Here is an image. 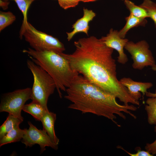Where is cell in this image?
I'll use <instances>...</instances> for the list:
<instances>
[{"label": "cell", "instance_id": "cell-10", "mask_svg": "<svg viewBox=\"0 0 156 156\" xmlns=\"http://www.w3.org/2000/svg\"><path fill=\"white\" fill-rule=\"evenodd\" d=\"M120 81L127 88L130 95L137 101H139L142 96L141 92L144 96L147 90L153 86L151 82L135 81L129 77H123Z\"/></svg>", "mask_w": 156, "mask_h": 156}, {"label": "cell", "instance_id": "cell-28", "mask_svg": "<svg viewBox=\"0 0 156 156\" xmlns=\"http://www.w3.org/2000/svg\"></svg>", "mask_w": 156, "mask_h": 156}, {"label": "cell", "instance_id": "cell-4", "mask_svg": "<svg viewBox=\"0 0 156 156\" xmlns=\"http://www.w3.org/2000/svg\"><path fill=\"white\" fill-rule=\"evenodd\" d=\"M27 65L34 79L30 99L39 103L48 110L47 102L49 97L56 89L55 82L45 70L31 59L27 60Z\"/></svg>", "mask_w": 156, "mask_h": 156}, {"label": "cell", "instance_id": "cell-8", "mask_svg": "<svg viewBox=\"0 0 156 156\" xmlns=\"http://www.w3.org/2000/svg\"><path fill=\"white\" fill-rule=\"evenodd\" d=\"M28 124L29 128L24 129L25 133L21 140L26 147H31L38 144L40 147L41 153L46 150V146L56 150L57 149L58 145L52 141L45 130L38 129L30 121L28 122Z\"/></svg>", "mask_w": 156, "mask_h": 156}, {"label": "cell", "instance_id": "cell-9", "mask_svg": "<svg viewBox=\"0 0 156 156\" xmlns=\"http://www.w3.org/2000/svg\"><path fill=\"white\" fill-rule=\"evenodd\" d=\"M100 40L107 47L116 50L118 53V62L122 64L127 62L128 59L124 51V48L129 41L126 38L120 37L119 31L111 29L106 36H102Z\"/></svg>", "mask_w": 156, "mask_h": 156}, {"label": "cell", "instance_id": "cell-14", "mask_svg": "<svg viewBox=\"0 0 156 156\" xmlns=\"http://www.w3.org/2000/svg\"><path fill=\"white\" fill-rule=\"evenodd\" d=\"M22 110L30 114L36 120L39 121H40L46 112L49 111L39 103L33 101L31 103L25 105Z\"/></svg>", "mask_w": 156, "mask_h": 156}, {"label": "cell", "instance_id": "cell-21", "mask_svg": "<svg viewBox=\"0 0 156 156\" xmlns=\"http://www.w3.org/2000/svg\"><path fill=\"white\" fill-rule=\"evenodd\" d=\"M14 1L16 4L18 8L21 12L23 16L22 24H24L28 22L27 13L28 9L33 2L36 0H4Z\"/></svg>", "mask_w": 156, "mask_h": 156}, {"label": "cell", "instance_id": "cell-12", "mask_svg": "<svg viewBox=\"0 0 156 156\" xmlns=\"http://www.w3.org/2000/svg\"><path fill=\"white\" fill-rule=\"evenodd\" d=\"M56 118V114L48 111L42 117L40 121L42 125L43 129L47 132L52 141L58 145L60 140L55 135L54 129V124Z\"/></svg>", "mask_w": 156, "mask_h": 156}, {"label": "cell", "instance_id": "cell-26", "mask_svg": "<svg viewBox=\"0 0 156 156\" xmlns=\"http://www.w3.org/2000/svg\"><path fill=\"white\" fill-rule=\"evenodd\" d=\"M9 3V1L0 0V6L3 10L7 9Z\"/></svg>", "mask_w": 156, "mask_h": 156}, {"label": "cell", "instance_id": "cell-7", "mask_svg": "<svg viewBox=\"0 0 156 156\" xmlns=\"http://www.w3.org/2000/svg\"><path fill=\"white\" fill-rule=\"evenodd\" d=\"M124 48L131 55L133 60V68L135 69L142 70L145 67H151L155 62L149 46L144 40L136 43L128 41Z\"/></svg>", "mask_w": 156, "mask_h": 156}, {"label": "cell", "instance_id": "cell-17", "mask_svg": "<svg viewBox=\"0 0 156 156\" xmlns=\"http://www.w3.org/2000/svg\"><path fill=\"white\" fill-rule=\"evenodd\" d=\"M145 109L147 121L151 125H156V97H148L146 100Z\"/></svg>", "mask_w": 156, "mask_h": 156}, {"label": "cell", "instance_id": "cell-15", "mask_svg": "<svg viewBox=\"0 0 156 156\" xmlns=\"http://www.w3.org/2000/svg\"><path fill=\"white\" fill-rule=\"evenodd\" d=\"M23 118L9 114L6 119L0 127V139L8 132L19 127Z\"/></svg>", "mask_w": 156, "mask_h": 156}, {"label": "cell", "instance_id": "cell-20", "mask_svg": "<svg viewBox=\"0 0 156 156\" xmlns=\"http://www.w3.org/2000/svg\"><path fill=\"white\" fill-rule=\"evenodd\" d=\"M139 6L146 10L156 27V3L151 0H143V2Z\"/></svg>", "mask_w": 156, "mask_h": 156}, {"label": "cell", "instance_id": "cell-19", "mask_svg": "<svg viewBox=\"0 0 156 156\" xmlns=\"http://www.w3.org/2000/svg\"><path fill=\"white\" fill-rule=\"evenodd\" d=\"M16 16L10 11H0V31L12 24L16 20Z\"/></svg>", "mask_w": 156, "mask_h": 156}, {"label": "cell", "instance_id": "cell-1", "mask_svg": "<svg viewBox=\"0 0 156 156\" xmlns=\"http://www.w3.org/2000/svg\"><path fill=\"white\" fill-rule=\"evenodd\" d=\"M74 44L75 49L72 53H60L73 70L114 95L124 105L138 104L117 78L116 61L112 57L114 49L94 36L80 38Z\"/></svg>", "mask_w": 156, "mask_h": 156}, {"label": "cell", "instance_id": "cell-24", "mask_svg": "<svg viewBox=\"0 0 156 156\" xmlns=\"http://www.w3.org/2000/svg\"><path fill=\"white\" fill-rule=\"evenodd\" d=\"M154 131L156 133V125L154 127ZM145 149L153 155H156V139L151 143H146Z\"/></svg>", "mask_w": 156, "mask_h": 156}, {"label": "cell", "instance_id": "cell-5", "mask_svg": "<svg viewBox=\"0 0 156 156\" xmlns=\"http://www.w3.org/2000/svg\"><path fill=\"white\" fill-rule=\"evenodd\" d=\"M23 37L31 48L36 51L61 53L65 49L63 44L57 38L37 30L28 22L22 25L19 37L22 39Z\"/></svg>", "mask_w": 156, "mask_h": 156}, {"label": "cell", "instance_id": "cell-18", "mask_svg": "<svg viewBox=\"0 0 156 156\" xmlns=\"http://www.w3.org/2000/svg\"><path fill=\"white\" fill-rule=\"evenodd\" d=\"M124 3L127 8L129 10L130 13L140 18H145L149 17L146 10L140 6L136 5L129 0H125Z\"/></svg>", "mask_w": 156, "mask_h": 156}, {"label": "cell", "instance_id": "cell-13", "mask_svg": "<svg viewBox=\"0 0 156 156\" xmlns=\"http://www.w3.org/2000/svg\"><path fill=\"white\" fill-rule=\"evenodd\" d=\"M126 23L123 27L119 31L120 38H124L128 31L131 29L140 26H144L147 23L145 18L136 17L132 14L125 18Z\"/></svg>", "mask_w": 156, "mask_h": 156}, {"label": "cell", "instance_id": "cell-23", "mask_svg": "<svg viewBox=\"0 0 156 156\" xmlns=\"http://www.w3.org/2000/svg\"><path fill=\"white\" fill-rule=\"evenodd\" d=\"M118 148H120L123 150L125 151L128 154L131 156H154L153 155L150 153L148 151L146 150H142L140 148L138 147L136 148V150L137 152L135 153H131L129 152L126 150H125L123 148L120 146H117Z\"/></svg>", "mask_w": 156, "mask_h": 156}, {"label": "cell", "instance_id": "cell-25", "mask_svg": "<svg viewBox=\"0 0 156 156\" xmlns=\"http://www.w3.org/2000/svg\"><path fill=\"white\" fill-rule=\"evenodd\" d=\"M151 69L153 71L156 72V64L151 67ZM146 96L148 97H156V90L155 93H152L147 91L145 94Z\"/></svg>", "mask_w": 156, "mask_h": 156}, {"label": "cell", "instance_id": "cell-2", "mask_svg": "<svg viewBox=\"0 0 156 156\" xmlns=\"http://www.w3.org/2000/svg\"><path fill=\"white\" fill-rule=\"evenodd\" d=\"M65 98L71 103L68 108L81 112L82 114L91 113L107 118L120 127L115 120V114L124 119V112L134 119L136 116L131 111L137 108L133 105H126L119 104L116 97L91 83L81 75H79L66 90Z\"/></svg>", "mask_w": 156, "mask_h": 156}, {"label": "cell", "instance_id": "cell-11", "mask_svg": "<svg viewBox=\"0 0 156 156\" xmlns=\"http://www.w3.org/2000/svg\"><path fill=\"white\" fill-rule=\"evenodd\" d=\"M83 10V17L78 19L73 25V31L69 32H66L67 38L68 41L78 33L83 32L88 35L89 29V23L92 20L96 14L92 10L84 8Z\"/></svg>", "mask_w": 156, "mask_h": 156}, {"label": "cell", "instance_id": "cell-6", "mask_svg": "<svg viewBox=\"0 0 156 156\" xmlns=\"http://www.w3.org/2000/svg\"><path fill=\"white\" fill-rule=\"evenodd\" d=\"M31 88L19 89L4 94L0 105V112H6L13 116L23 118L21 111L26 102L30 99Z\"/></svg>", "mask_w": 156, "mask_h": 156}, {"label": "cell", "instance_id": "cell-22", "mask_svg": "<svg viewBox=\"0 0 156 156\" xmlns=\"http://www.w3.org/2000/svg\"><path fill=\"white\" fill-rule=\"evenodd\" d=\"M60 6L64 10L75 7L77 5L79 0H58Z\"/></svg>", "mask_w": 156, "mask_h": 156}, {"label": "cell", "instance_id": "cell-27", "mask_svg": "<svg viewBox=\"0 0 156 156\" xmlns=\"http://www.w3.org/2000/svg\"><path fill=\"white\" fill-rule=\"evenodd\" d=\"M79 0L80 1H82L83 2H88L94 1L98 0Z\"/></svg>", "mask_w": 156, "mask_h": 156}, {"label": "cell", "instance_id": "cell-3", "mask_svg": "<svg viewBox=\"0 0 156 156\" xmlns=\"http://www.w3.org/2000/svg\"><path fill=\"white\" fill-rule=\"evenodd\" d=\"M22 51L50 75L61 98V90L66 92L79 75L72 69L68 60L60 53L51 51H37L30 48Z\"/></svg>", "mask_w": 156, "mask_h": 156}, {"label": "cell", "instance_id": "cell-16", "mask_svg": "<svg viewBox=\"0 0 156 156\" xmlns=\"http://www.w3.org/2000/svg\"><path fill=\"white\" fill-rule=\"evenodd\" d=\"M25 133V129H21L19 127L13 129L0 139V146L20 141L22 139Z\"/></svg>", "mask_w": 156, "mask_h": 156}]
</instances>
